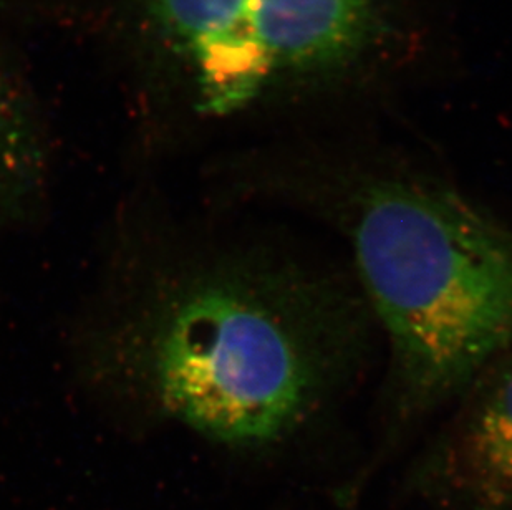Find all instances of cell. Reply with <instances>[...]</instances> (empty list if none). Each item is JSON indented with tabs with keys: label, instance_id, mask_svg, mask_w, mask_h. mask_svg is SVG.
<instances>
[{
	"label": "cell",
	"instance_id": "277c9868",
	"mask_svg": "<svg viewBox=\"0 0 512 510\" xmlns=\"http://www.w3.org/2000/svg\"><path fill=\"white\" fill-rule=\"evenodd\" d=\"M448 409L421 466L426 486L468 509L512 510V350Z\"/></svg>",
	"mask_w": 512,
	"mask_h": 510
},
{
	"label": "cell",
	"instance_id": "5b68a950",
	"mask_svg": "<svg viewBox=\"0 0 512 510\" xmlns=\"http://www.w3.org/2000/svg\"><path fill=\"white\" fill-rule=\"evenodd\" d=\"M39 150L19 100L0 72V226L19 216L37 183Z\"/></svg>",
	"mask_w": 512,
	"mask_h": 510
},
{
	"label": "cell",
	"instance_id": "3957f363",
	"mask_svg": "<svg viewBox=\"0 0 512 510\" xmlns=\"http://www.w3.org/2000/svg\"><path fill=\"white\" fill-rule=\"evenodd\" d=\"M188 53L204 110L246 105L277 73L335 67L367 44L370 0H151Z\"/></svg>",
	"mask_w": 512,
	"mask_h": 510
},
{
	"label": "cell",
	"instance_id": "7a4b0ae2",
	"mask_svg": "<svg viewBox=\"0 0 512 510\" xmlns=\"http://www.w3.org/2000/svg\"><path fill=\"white\" fill-rule=\"evenodd\" d=\"M282 198L327 227L387 347L383 429L448 411L512 347V231L450 184L405 171L295 179Z\"/></svg>",
	"mask_w": 512,
	"mask_h": 510
},
{
	"label": "cell",
	"instance_id": "6da1fadb",
	"mask_svg": "<svg viewBox=\"0 0 512 510\" xmlns=\"http://www.w3.org/2000/svg\"><path fill=\"white\" fill-rule=\"evenodd\" d=\"M377 332L350 265L256 241L155 277L105 352L158 413L224 448L266 453L329 426Z\"/></svg>",
	"mask_w": 512,
	"mask_h": 510
}]
</instances>
